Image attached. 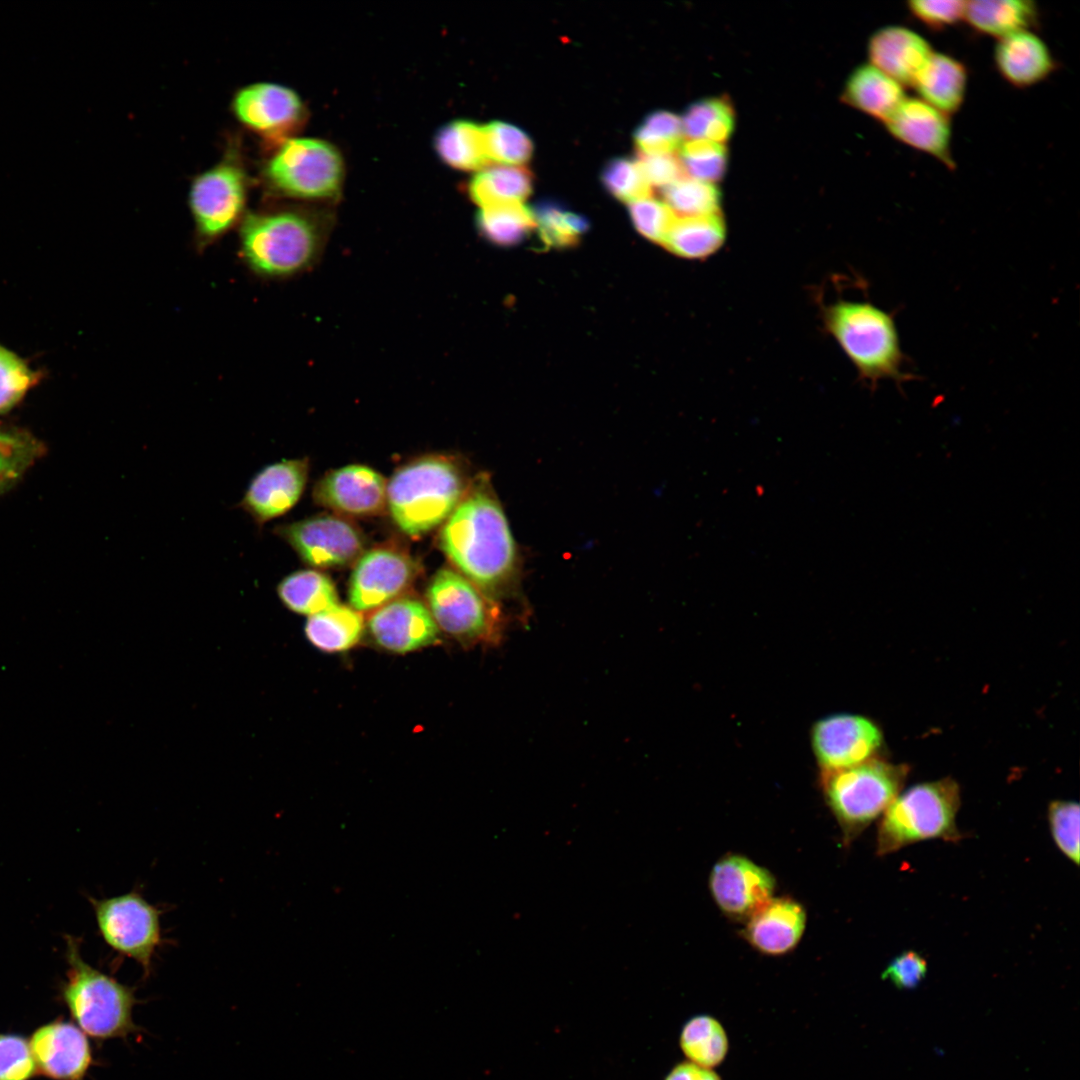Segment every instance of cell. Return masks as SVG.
Returning a JSON list of instances; mask_svg holds the SVG:
<instances>
[{
	"mask_svg": "<svg viewBox=\"0 0 1080 1080\" xmlns=\"http://www.w3.org/2000/svg\"><path fill=\"white\" fill-rule=\"evenodd\" d=\"M960 789L950 778L921 783L899 794L882 814L876 854L885 856L929 839L961 840L956 825Z\"/></svg>",
	"mask_w": 1080,
	"mask_h": 1080,
	"instance_id": "8992f818",
	"label": "cell"
},
{
	"mask_svg": "<svg viewBox=\"0 0 1080 1080\" xmlns=\"http://www.w3.org/2000/svg\"><path fill=\"white\" fill-rule=\"evenodd\" d=\"M726 239L721 213L675 219L662 244L676 256L705 259L717 252Z\"/></svg>",
	"mask_w": 1080,
	"mask_h": 1080,
	"instance_id": "f1b7e54d",
	"label": "cell"
},
{
	"mask_svg": "<svg viewBox=\"0 0 1080 1080\" xmlns=\"http://www.w3.org/2000/svg\"><path fill=\"white\" fill-rule=\"evenodd\" d=\"M867 52L871 65L903 87H912L934 51L916 31L901 25H886L871 35Z\"/></svg>",
	"mask_w": 1080,
	"mask_h": 1080,
	"instance_id": "603a6c76",
	"label": "cell"
},
{
	"mask_svg": "<svg viewBox=\"0 0 1080 1080\" xmlns=\"http://www.w3.org/2000/svg\"><path fill=\"white\" fill-rule=\"evenodd\" d=\"M36 1072L30 1043L14 1034H0V1080H29Z\"/></svg>",
	"mask_w": 1080,
	"mask_h": 1080,
	"instance_id": "bcb514c9",
	"label": "cell"
},
{
	"mask_svg": "<svg viewBox=\"0 0 1080 1080\" xmlns=\"http://www.w3.org/2000/svg\"><path fill=\"white\" fill-rule=\"evenodd\" d=\"M823 321L865 381L911 379L902 370L904 354L893 314L869 302L840 299L824 308Z\"/></svg>",
	"mask_w": 1080,
	"mask_h": 1080,
	"instance_id": "277c9868",
	"label": "cell"
},
{
	"mask_svg": "<svg viewBox=\"0 0 1080 1080\" xmlns=\"http://www.w3.org/2000/svg\"><path fill=\"white\" fill-rule=\"evenodd\" d=\"M927 974L926 960L915 951H905L895 957L882 973V978L899 989L917 987Z\"/></svg>",
	"mask_w": 1080,
	"mask_h": 1080,
	"instance_id": "681fc988",
	"label": "cell"
},
{
	"mask_svg": "<svg viewBox=\"0 0 1080 1080\" xmlns=\"http://www.w3.org/2000/svg\"><path fill=\"white\" fill-rule=\"evenodd\" d=\"M882 741L879 726L858 714H830L815 721L810 730V745L820 771L848 768L874 758Z\"/></svg>",
	"mask_w": 1080,
	"mask_h": 1080,
	"instance_id": "4fadbf2b",
	"label": "cell"
},
{
	"mask_svg": "<svg viewBox=\"0 0 1080 1080\" xmlns=\"http://www.w3.org/2000/svg\"><path fill=\"white\" fill-rule=\"evenodd\" d=\"M265 176L277 192L288 197L335 198L343 183V159L326 141L287 138L268 160Z\"/></svg>",
	"mask_w": 1080,
	"mask_h": 1080,
	"instance_id": "9c48e42d",
	"label": "cell"
},
{
	"mask_svg": "<svg viewBox=\"0 0 1080 1080\" xmlns=\"http://www.w3.org/2000/svg\"><path fill=\"white\" fill-rule=\"evenodd\" d=\"M683 138L681 118L665 110L648 114L633 133L637 151L643 153L675 152Z\"/></svg>",
	"mask_w": 1080,
	"mask_h": 1080,
	"instance_id": "ab89813d",
	"label": "cell"
},
{
	"mask_svg": "<svg viewBox=\"0 0 1080 1080\" xmlns=\"http://www.w3.org/2000/svg\"><path fill=\"white\" fill-rule=\"evenodd\" d=\"M708 887L719 910L728 919L744 923L774 896L776 879L748 857L728 853L712 867Z\"/></svg>",
	"mask_w": 1080,
	"mask_h": 1080,
	"instance_id": "5bb4252c",
	"label": "cell"
},
{
	"mask_svg": "<svg viewBox=\"0 0 1080 1080\" xmlns=\"http://www.w3.org/2000/svg\"><path fill=\"white\" fill-rule=\"evenodd\" d=\"M274 533L285 540L303 562L317 568L356 562L365 541L358 527L338 515H319L278 525Z\"/></svg>",
	"mask_w": 1080,
	"mask_h": 1080,
	"instance_id": "7c38bea8",
	"label": "cell"
},
{
	"mask_svg": "<svg viewBox=\"0 0 1080 1080\" xmlns=\"http://www.w3.org/2000/svg\"><path fill=\"white\" fill-rule=\"evenodd\" d=\"M434 148L447 165L472 171L489 164L486 156L482 125L468 120H454L442 126L435 135Z\"/></svg>",
	"mask_w": 1080,
	"mask_h": 1080,
	"instance_id": "4dcf8cb0",
	"label": "cell"
},
{
	"mask_svg": "<svg viewBox=\"0 0 1080 1080\" xmlns=\"http://www.w3.org/2000/svg\"><path fill=\"white\" fill-rule=\"evenodd\" d=\"M628 210L637 231L660 245L676 219L665 202L652 195L629 202Z\"/></svg>",
	"mask_w": 1080,
	"mask_h": 1080,
	"instance_id": "f6af8a7d",
	"label": "cell"
},
{
	"mask_svg": "<svg viewBox=\"0 0 1080 1080\" xmlns=\"http://www.w3.org/2000/svg\"><path fill=\"white\" fill-rule=\"evenodd\" d=\"M475 221L484 239L505 247L518 244L536 228L532 210L523 203L480 208Z\"/></svg>",
	"mask_w": 1080,
	"mask_h": 1080,
	"instance_id": "836d02e7",
	"label": "cell"
},
{
	"mask_svg": "<svg viewBox=\"0 0 1080 1080\" xmlns=\"http://www.w3.org/2000/svg\"><path fill=\"white\" fill-rule=\"evenodd\" d=\"M601 182L613 197L627 203L652 195V187L636 159H611L601 172Z\"/></svg>",
	"mask_w": 1080,
	"mask_h": 1080,
	"instance_id": "b9f144b4",
	"label": "cell"
},
{
	"mask_svg": "<svg viewBox=\"0 0 1080 1080\" xmlns=\"http://www.w3.org/2000/svg\"><path fill=\"white\" fill-rule=\"evenodd\" d=\"M29 1043L36 1071L53 1080H82L93 1062L84 1032L70 1022L39 1027Z\"/></svg>",
	"mask_w": 1080,
	"mask_h": 1080,
	"instance_id": "ffe728a7",
	"label": "cell"
},
{
	"mask_svg": "<svg viewBox=\"0 0 1080 1080\" xmlns=\"http://www.w3.org/2000/svg\"><path fill=\"white\" fill-rule=\"evenodd\" d=\"M416 564L404 551L391 546L373 548L356 561L349 583L353 609L373 611L403 596L416 577Z\"/></svg>",
	"mask_w": 1080,
	"mask_h": 1080,
	"instance_id": "9a60e30c",
	"label": "cell"
},
{
	"mask_svg": "<svg viewBox=\"0 0 1080 1080\" xmlns=\"http://www.w3.org/2000/svg\"><path fill=\"white\" fill-rule=\"evenodd\" d=\"M907 767L871 758L848 768L820 771L824 800L849 846L900 794Z\"/></svg>",
	"mask_w": 1080,
	"mask_h": 1080,
	"instance_id": "52a82bcc",
	"label": "cell"
},
{
	"mask_svg": "<svg viewBox=\"0 0 1080 1080\" xmlns=\"http://www.w3.org/2000/svg\"><path fill=\"white\" fill-rule=\"evenodd\" d=\"M993 58L1001 77L1016 88L1034 86L1056 69L1050 48L1031 30L998 39Z\"/></svg>",
	"mask_w": 1080,
	"mask_h": 1080,
	"instance_id": "cb8c5ba5",
	"label": "cell"
},
{
	"mask_svg": "<svg viewBox=\"0 0 1080 1080\" xmlns=\"http://www.w3.org/2000/svg\"><path fill=\"white\" fill-rule=\"evenodd\" d=\"M807 915L804 906L792 897H772L743 924L740 935L757 952L783 956L799 944Z\"/></svg>",
	"mask_w": 1080,
	"mask_h": 1080,
	"instance_id": "7402d4cb",
	"label": "cell"
},
{
	"mask_svg": "<svg viewBox=\"0 0 1080 1080\" xmlns=\"http://www.w3.org/2000/svg\"><path fill=\"white\" fill-rule=\"evenodd\" d=\"M1038 8L1030 0L966 1L964 20L976 31L998 39L1030 30L1038 23Z\"/></svg>",
	"mask_w": 1080,
	"mask_h": 1080,
	"instance_id": "4316f807",
	"label": "cell"
},
{
	"mask_svg": "<svg viewBox=\"0 0 1080 1080\" xmlns=\"http://www.w3.org/2000/svg\"><path fill=\"white\" fill-rule=\"evenodd\" d=\"M44 451L43 444L31 434L0 429V493L12 487Z\"/></svg>",
	"mask_w": 1080,
	"mask_h": 1080,
	"instance_id": "74e56055",
	"label": "cell"
},
{
	"mask_svg": "<svg viewBox=\"0 0 1080 1080\" xmlns=\"http://www.w3.org/2000/svg\"><path fill=\"white\" fill-rule=\"evenodd\" d=\"M439 546L455 570L496 600L519 577L517 545L487 477L478 476L443 523Z\"/></svg>",
	"mask_w": 1080,
	"mask_h": 1080,
	"instance_id": "6da1fadb",
	"label": "cell"
},
{
	"mask_svg": "<svg viewBox=\"0 0 1080 1080\" xmlns=\"http://www.w3.org/2000/svg\"><path fill=\"white\" fill-rule=\"evenodd\" d=\"M639 163L647 181L661 188L686 177L679 156L675 152L643 153L637 151Z\"/></svg>",
	"mask_w": 1080,
	"mask_h": 1080,
	"instance_id": "c3c4849f",
	"label": "cell"
},
{
	"mask_svg": "<svg viewBox=\"0 0 1080 1080\" xmlns=\"http://www.w3.org/2000/svg\"><path fill=\"white\" fill-rule=\"evenodd\" d=\"M884 125L897 141L934 157L949 169L955 168L950 116L922 99L906 97Z\"/></svg>",
	"mask_w": 1080,
	"mask_h": 1080,
	"instance_id": "44dd1931",
	"label": "cell"
},
{
	"mask_svg": "<svg viewBox=\"0 0 1080 1080\" xmlns=\"http://www.w3.org/2000/svg\"><path fill=\"white\" fill-rule=\"evenodd\" d=\"M1079 805L1056 800L1048 807V822L1057 848L1075 865L1079 864Z\"/></svg>",
	"mask_w": 1080,
	"mask_h": 1080,
	"instance_id": "ee69618b",
	"label": "cell"
},
{
	"mask_svg": "<svg viewBox=\"0 0 1080 1080\" xmlns=\"http://www.w3.org/2000/svg\"><path fill=\"white\" fill-rule=\"evenodd\" d=\"M968 72L957 58L933 52L913 83L919 98L951 116L961 108L967 89Z\"/></svg>",
	"mask_w": 1080,
	"mask_h": 1080,
	"instance_id": "d4e9b609",
	"label": "cell"
},
{
	"mask_svg": "<svg viewBox=\"0 0 1080 1080\" xmlns=\"http://www.w3.org/2000/svg\"><path fill=\"white\" fill-rule=\"evenodd\" d=\"M367 629L377 646L401 654L433 645L439 639V628L427 605L407 595L371 611Z\"/></svg>",
	"mask_w": 1080,
	"mask_h": 1080,
	"instance_id": "ac0fdd59",
	"label": "cell"
},
{
	"mask_svg": "<svg viewBox=\"0 0 1080 1080\" xmlns=\"http://www.w3.org/2000/svg\"><path fill=\"white\" fill-rule=\"evenodd\" d=\"M232 109L237 119L249 129L282 141L302 125L306 113L294 90L270 82L241 88L234 95Z\"/></svg>",
	"mask_w": 1080,
	"mask_h": 1080,
	"instance_id": "2e32d148",
	"label": "cell"
},
{
	"mask_svg": "<svg viewBox=\"0 0 1080 1080\" xmlns=\"http://www.w3.org/2000/svg\"><path fill=\"white\" fill-rule=\"evenodd\" d=\"M304 631L308 641L319 650L342 652L359 642L364 621L359 611L338 603L309 616Z\"/></svg>",
	"mask_w": 1080,
	"mask_h": 1080,
	"instance_id": "f546056e",
	"label": "cell"
},
{
	"mask_svg": "<svg viewBox=\"0 0 1080 1080\" xmlns=\"http://www.w3.org/2000/svg\"><path fill=\"white\" fill-rule=\"evenodd\" d=\"M532 190L533 174L519 165H487L469 183L470 197L480 208L522 203Z\"/></svg>",
	"mask_w": 1080,
	"mask_h": 1080,
	"instance_id": "83f0119b",
	"label": "cell"
},
{
	"mask_svg": "<svg viewBox=\"0 0 1080 1080\" xmlns=\"http://www.w3.org/2000/svg\"><path fill=\"white\" fill-rule=\"evenodd\" d=\"M68 969L62 995L79 1028L99 1040L124 1038L138 1031L132 1012L134 989L87 963L80 944L66 937Z\"/></svg>",
	"mask_w": 1080,
	"mask_h": 1080,
	"instance_id": "5b68a950",
	"label": "cell"
},
{
	"mask_svg": "<svg viewBox=\"0 0 1080 1080\" xmlns=\"http://www.w3.org/2000/svg\"><path fill=\"white\" fill-rule=\"evenodd\" d=\"M307 458L284 459L259 470L237 507L258 529L290 511L301 498L308 479Z\"/></svg>",
	"mask_w": 1080,
	"mask_h": 1080,
	"instance_id": "e0dca14e",
	"label": "cell"
},
{
	"mask_svg": "<svg viewBox=\"0 0 1080 1080\" xmlns=\"http://www.w3.org/2000/svg\"><path fill=\"white\" fill-rule=\"evenodd\" d=\"M905 98L904 87L870 63L852 71L842 93L846 104L883 123Z\"/></svg>",
	"mask_w": 1080,
	"mask_h": 1080,
	"instance_id": "484cf974",
	"label": "cell"
},
{
	"mask_svg": "<svg viewBox=\"0 0 1080 1080\" xmlns=\"http://www.w3.org/2000/svg\"><path fill=\"white\" fill-rule=\"evenodd\" d=\"M247 184L244 167L232 154L194 178L188 202L201 243L218 239L243 219Z\"/></svg>",
	"mask_w": 1080,
	"mask_h": 1080,
	"instance_id": "8fae6325",
	"label": "cell"
},
{
	"mask_svg": "<svg viewBox=\"0 0 1080 1080\" xmlns=\"http://www.w3.org/2000/svg\"><path fill=\"white\" fill-rule=\"evenodd\" d=\"M683 135L687 140H709L723 143L735 126V113L726 97H712L691 104L681 118Z\"/></svg>",
	"mask_w": 1080,
	"mask_h": 1080,
	"instance_id": "e575fe53",
	"label": "cell"
},
{
	"mask_svg": "<svg viewBox=\"0 0 1080 1080\" xmlns=\"http://www.w3.org/2000/svg\"><path fill=\"white\" fill-rule=\"evenodd\" d=\"M487 159L503 165H521L533 154L531 138L520 128L502 121L482 125Z\"/></svg>",
	"mask_w": 1080,
	"mask_h": 1080,
	"instance_id": "f35d334b",
	"label": "cell"
},
{
	"mask_svg": "<svg viewBox=\"0 0 1080 1080\" xmlns=\"http://www.w3.org/2000/svg\"><path fill=\"white\" fill-rule=\"evenodd\" d=\"M531 210L539 238L546 248L573 247L589 227L585 217L552 200L541 201Z\"/></svg>",
	"mask_w": 1080,
	"mask_h": 1080,
	"instance_id": "d590c367",
	"label": "cell"
},
{
	"mask_svg": "<svg viewBox=\"0 0 1080 1080\" xmlns=\"http://www.w3.org/2000/svg\"><path fill=\"white\" fill-rule=\"evenodd\" d=\"M679 1045L688 1061L711 1069L721 1065L729 1052L724 1026L709 1014L694 1015L684 1023Z\"/></svg>",
	"mask_w": 1080,
	"mask_h": 1080,
	"instance_id": "d6a6232c",
	"label": "cell"
},
{
	"mask_svg": "<svg viewBox=\"0 0 1080 1080\" xmlns=\"http://www.w3.org/2000/svg\"><path fill=\"white\" fill-rule=\"evenodd\" d=\"M906 5L920 23L933 30H942L964 19L966 1L911 0Z\"/></svg>",
	"mask_w": 1080,
	"mask_h": 1080,
	"instance_id": "7dc6e473",
	"label": "cell"
},
{
	"mask_svg": "<svg viewBox=\"0 0 1080 1080\" xmlns=\"http://www.w3.org/2000/svg\"><path fill=\"white\" fill-rule=\"evenodd\" d=\"M314 500L341 515L374 516L387 507V482L364 465H347L328 472L315 485Z\"/></svg>",
	"mask_w": 1080,
	"mask_h": 1080,
	"instance_id": "d6986e66",
	"label": "cell"
},
{
	"mask_svg": "<svg viewBox=\"0 0 1080 1080\" xmlns=\"http://www.w3.org/2000/svg\"><path fill=\"white\" fill-rule=\"evenodd\" d=\"M277 594L286 608L307 616L338 604L333 582L316 570H299L287 575L278 584Z\"/></svg>",
	"mask_w": 1080,
	"mask_h": 1080,
	"instance_id": "1f68e13d",
	"label": "cell"
},
{
	"mask_svg": "<svg viewBox=\"0 0 1080 1080\" xmlns=\"http://www.w3.org/2000/svg\"><path fill=\"white\" fill-rule=\"evenodd\" d=\"M678 150L686 176L713 184L724 176L727 149L723 143L686 140Z\"/></svg>",
	"mask_w": 1080,
	"mask_h": 1080,
	"instance_id": "60d3db41",
	"label": "cell"
},
{
	"mask_svg": "<svg viewBox=\"0 0 1080 1080\" xmlns=\"http://www.w3.org/2000/svg\"><path fill=\"white\" fill-rule=\"evenodd\" d=\"M91 903L104 942L113 951L136 961L148 975L162 943L160 909L136 890L91 899Z\"/></svg>",
	"mask_w": 1080,
	"mask_h": 1080,
	"instance_id": "30bf717a",
	"label": "cell"
},
{
	"mask_svg": "<svg viewBox=\"0 0 1080 1080\" xmlns=\"http://www.w3.org/2000/svg\"><path fill=\"white\" fill-rule=\"evenodd\" d=\"M426 605L442 631L463 645L496 644L504 616L497 601L455 569H439L426 589Z\"/></svg>",
	"mask_w": 1080,
	"mask_h": 1080,
	"instance_id": "ba28073f",
	"label": "cell"
},
{
	"mask_svg": "<svg viewBox=\"0 0 1080 1080\" xmlns=\"http://www.w3.org/2000/svg\"><path fill=\"white\" fill-rule=\"evenodd\" d=\"M470 482L456 461L422 457L399 468L387 482V508L400 530L419 536L448 519Z\"/></svg>",
	"mask_w": 1080,
	"mask_h": 1080,
	"instance_id": "3957f363",
	"label": "cell"
},
{
	"mask_svg": "<svg viewBox=\"0 0 1080 1080\" xmlns=\"http://www.w3.org/2000/svg\"><path fill=\"white\" fill-rule=\"evenodd\" d=\"M664 1080H722V1078L713 1069L687 1060L673 1066Z\"/></svg>",
	"mask_w": 1080,
	"mask_h": 1080,
	"instance_id": "f907efd6",
	"label": "cell"
},
{
	"mask_svg": "<svg viewBox=\"0 0 1080 1080\" xmlns=\"http://www.w3.org/2000/svg\"><path fill=\"white\" fill-rule=\"evenodd\" d=\"M326 232L317 216L302 210L248 213L239 230L240 256L260 277L288 278L317 262Z\"/></svg>",
	"mask_w": 1080,
	"mask_h": 1080,
	"instance_id": "7a4b0ae2",
	"label": "cell"
},
{
	"mask_svg": "<svg viewBox=\"0 0 1080 1080\" xmlns=\"http://www.w3.org/2000/svg\"><path fill=\"white\" fill-rule=\"evenodd\" d=\"M37 379L19 356L0 345V414L16 406Z\"/></svg>",
	"mask_w": 1080,
	"mask_h": 1080,
	"instance_id": "7bdbcfd3",
	"label": "cell"
},
{
	"mask_svg": "<svg viewBox=\"0 0 1080 1080\" xmlns=\"http://www.w3.org/2000/svg\"><path fill=\"white\" fill-rule=\"evenodd\" d=\"M661 194L677 218L720 213V191L713 183L686 176L661 188Z\"/></svg>",
	"mask_w": 1080,
	"mask_h": 1080,
	"instance_id": "8d00e7d4",
	"label": "cell"
}]
</instances>
